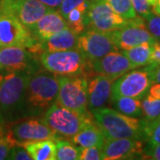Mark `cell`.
Returning <instances> with one entry per match:
<instances>
[{"mask_svg":"<svg viewBox=\"0 0 160 160\" xmlns=\"http://www.w3.org/2000/svg\"><path fill=\"white\" fill-rule=\"evenodd\" d=\"M37 43L29 30L9 12L0 8V46L30 48Z\"/></svg>","mask_w":160,"mask_h":160,"instance_id":"obj_10","label":"cell"},{"mask_svg":"<svg viewBox=\"0 0 160 160\" xmlns=\"http://www.w3.org/2000/svg\"><path fill=\"white\" fill-rule=\"evenodd\" d=\"M56 146V159L78 160L81 147L66 138L57 137L54 139Z\"/></svg>","mask_w":160,"mask_h":160,"instance_id":"obj_25","label":"cell"},{"mask_svg":"<svg viewBox=\"0 0 160 160\" xmlns=\"http://www.w3.org/2000/svg\"><path fill=\"white\" fill-rule=\"evenodd\" d=\"M114 81L106 76L96 74L88 79L87 107L89 110L103 108L111 97V86Z\"/></svg>","mask_w":160,"mask_h":160,"instance_id":"obj_19","label":"cell"},{"mask_svg":"<svg viewBox=\"0 0 160 160\" xmlns=\"http://www.w3.org/2000/svg\"><path fill=\"white\" fill-rule=\"evenodd\" d=\"M59 76L39 69L29 76L24 98V117L41 118L56 102Z\"/></svg>","mask_w":160,"mask_h":160,"instance_id":"obj_1","label":"cell"},{"mask_svg":"<svg viewBox=\"0 0 160 160\" xmlns=\"http://www.w3.org/2000/svg\"><path fill=\"white\" fill-rule=\"evenodd\" d=\"M143 141L119 138L106 139L102 147V158L104 160L143 159Z\"/></svg>","mask_w":160,"mask_h":160,"instance_id":"obj_15","label":"cell"},{"mask_svg":"<svg viewBox=\"0 0 160 160\" xmlns=\"http://www.w3.org/2000/svg\"><path fill=\"white\" fill-rule=\"evenodd\" d=\"M12 146L13 145L7 139L6 134L2 130V127H1V130H0V160L8 159L9 152H10V149Z\"/></svg>","mask_w":160,"mask_h":160,"instance_id":"obj_34","label":"cell"},{"mask_svg":"<svg viewBox=\"0 0 160 160\" xmlns=\"http://www.w3.org/2000/svg\"><path fill=\"white\" fill-rule=\"evenodd\" d=\"M1 47H2V46H0V49H1Z\"/></svg>","mask_w":160,"mask_h":160,"instance_id":"obj_43","label":"cell"},{"mask_svg":"<svg viewBox=\"0 0 160 160\" xmlns=\"http://www.w3.org/2000/svg\"><path fill=\"white\" fill-rule=\"evenodd\" d=\"M78 49L89 61H94L111 52L118 51L110 32H102L94 29H88L78 36Z\"/></svg>","mask_w":160,"mask_h":160,"instance_id":"obj_13","label":"cell"},{"mask_svg":"<svg viewBox=\"0 0 160 160\" xmlns=\"http://www.w3.org/2000/svg\"><path fill=\"white\" fill-rule=\"evenodd\" d=\"M29 156L34 160H55L56 146L53 139H46L24 145Z\"/></svg>","mask_w":160,"mask_h":160,"instance_id":"obj_21","label":"cell"},{"mask_svg":"<svg viewBox=\"0 0 160 160\" xmlns=\"http://www.w3.org/2000/svg\"><path fill=\"white\" fill-rule=\"evenodd\" d=\"M160 160V143L155 145L147 144L146 147L143 148V159Z\"/></svg>","mask_w":160,"mask_h":160,"instance_id":"obj_35","label":"cell"},{"mask_svg":"<svg viewBox=\"0 0 160 160\" xmlns=\"http://www.w3.org/2000/svg\"><path fill=\"white\" fill-rule=\"evenodd\" d=\"M153 11H154V12H156V13H158V14L160 15V0H158L157 4L153 7Z\"/></svg>","mask_w":160,"mask_h":160,"instance_id":"obj_40","label":"cell"},{"mask_svg":"<svg viewBox=\"0 0 160 160\" xmlns=\"http://www.w3.org/2000/svg\"><path fill=\"white\" fill-rule=\"evenodd\" d=\"M110 33L115 45L120 50L130 49L143 43L154 44L158 42L147 29L145 20L140 16L131 20L125 27Z\"/></svg>","mask_w":160,"mask_h":160,"instance_id":"obj_12","label":"cell"},{"mask_svg":"<svg viewBox=\"0 0 160 160\" xmlns=\"http://www.w3.org/2000/svg\"><path fill=\"white\" fill-rule=\"evenodd\" d=\"M78 36L71 31L69 28L62 29V31L50 37L48 39L43 42H37L34 46L28 48L35 56L38 58L44 52L66 51L78 48Z\"/></svg>","mask_w":160,"mask_h":160,"instance_id":"obj_17","label":"cell"},{"mask_svg":"<svg viewBox=\"0 0 160 160\" xmlns=\"http://www.w3.org/2000/svg\"><path fill=\"white\" fill-rule=\"evenodd\" d=\"M144 122L145 142L149 145H155L160 143V117L152 122Z\"/></svg>","mask_w":160,"mask_h":160,"instance_id":"obj_28","label":"cell"},{"mask_svg":"<svg viewBox=\"0 0 160 160\" xmlns=\"http://www.w3.org/2000/svg\"><path fill=\"white\" fill-rule=\"evenodd\" d=\"M145 20V24L147 26V29H149V31L151 33V35L154 37L156 39L158 42H160V15L152 12L150 15Z\"/></svg>","mask_w":160,"mask_h":160,"instance_id":"obj_29","label":"cell"},{"mask_svg":"<svg viewBox=\"0 0 160 160\" xmlns=\"http://www.w3.org/2000/svg\"><path fill=\"white\" fill-rule=\"evenodd\" d=\"M2 126L7 139L14 145H22L46 139H55L57 135L46 126L39 117H23Z\"/></svg>","mask_w":160,"mask_h":160,"instance_id":"obj_6","label":"cell"},{"mask_svg":"<svg viewBox=\"0 0 160 160\" xmlns=\"http://www.w3.org/2000/svg\"><path fill=\"white\" fill-rule=\"evenodd\" d=\"M59 84L55 102L81 114L90 113L87 107L88 78L86 76H59Z\"/></svg>","mask_w":160,"mask_h":160,"instance_id":"obj_7","label":"cell"},{"mask_svg":"<svg viewBox=\"0 0 160 160\" xmlns=\"http://www.w3.org/2000/svg\"><path fill=\"white\" fill-rule=\"evenodd\" d=\"M148 2H149L150 6L154 7V6L157 4V2H158V0H148Z\"/></svg>","mask_w":160,"mask_h":160,"instance_id":"obj_41","label":"cell"},{"mask_svg":"<svg viewBox=\"0 0 160 160\" xmlns=\"http://www.w3.org/2000/svg\"><path fill=\"white\" fill-rule=\"evenodd\" d=\"M0 1H1V0H0Z\"/></svg>","mask_w":160,"mask_h":160,"instance_id":"obj_45","label":"cell"},{"mask_svg":"<svg viewBox=\"0 0 160 160\" xmlns=\"http://www.w3.org/2000/svg\"><path fill=\"white\" fill-rule=\"evenodd\" d=\"M149 69V73L151 77V80L153 83H160V65L148 64L147 65Z\"/></svg>","mask_w":160,"mask_h":160,"instance_id":"obj_37","label":"cell"},{"mask_svg":"<svg viewBox=\"0 0 160 160\" xmlns=\"http://www.w3.org/2000/svg\"><path fill=\"white\" fill-rule=\"evenodd\" d=\"M22 71H0V125L24 117V98L29 76Z\"/></svg>","mask_w":160,"mask_h":160,"instance_id":"obj_2","label":"cell"},{"mask_svg":"<svg viewBox=\"0 0 160 160\" xmlns=\"http://www.w3.org/2000/svg\"><path fill=\"white\" fill-rule=\"evenodd\" d=\"M87 1H90V0H63L61 6H59L60 8L58 11L61 12V14L65 19L72 9L85 4Z\"/></svg>","mask_w":160,"mask_h":160,"instance_id":"obj_33","label":"cell"},{"mask_svg":"<svg viewBox=\"0 0 160 160\" xmlns=\"http://www.w3.org/2000/svg\"><path fill=\"white\" fill-rule=\"evenodd\" d=\"M80 160H100L102 158V150L98 147H88L82 148L80 149Z\"/></svg>","mask_w":160,"mask_h":160,"instance_id":"obj_31","label":"cell"},{"mask_svg":"<svg viewBox=\"0 0 160 160\" xmlns=\"http://www.w3.org/2000/svg\"><path fill=\"white\" fill-rule=\"evenodd\" d=\"M150 63L154 65H160V42L158 41L152 44Z\"/></svg>","mask_w":160,"mask_h":160,"instance_id":"obj_36","label":"cell"},{"mask_svg":"<svg viewBox=\"0 0 160 160\" xmlns=\"http://www.w3.org/2000/svg\"><path fill=\"white\" fill-rule=\"evenodd\" d=\"M42 67L58 76L84 75L89 79L94 76L90 61L77 49L66 51L44 52L38 56Z\"/></svg>","mask_w":160,"mask_h":160,"instance_id":"obj_4","label":"cell"},{"mask_svg":"<svg viewBox=\"0 0 160 160\" xmlns=\"http://www.w3.org/2000/svg\"><path fill=\"white\" fill-rule=\"evenodd\" d=\"M42 120L57 137L70 139L84 127L93 122L91 111L81 114L54 102L41 117Z\"/></svg>","mask_w":160,"mask_h":160,"instance_id":"obj_5","label":"cell"},{"mask_svg":"<svg viewBox=\"0 0 160 160\" xmlns=\"http://www.w3.org/2000/svg\"><path fill=\"white\" fill-rule=\"evenodd\" d=\"M1 127H2V126H1V125H0V130H1Z\"/></svg>","mask_w":160,"mask_h":160,"instance_id":"obj_42","label":"cell"},{"mask_svg":"<svg viewBox=\"0 0 160 160\" xmlns=\"http://www.w3.org/2000/svg\"><path fill=\"white\" fill-rule=\"evenodd\" d=\"M91 1H87L85 4L76 7L69 12L65 21L67 23V28L73 31L77 35H80L86 29L85 24V14L87 8L90 6Z\"/></svg>","mask_w":160,"mask_h":160,"instance_id":"obj_24","label":"cell"},{"mask_svg":"<svg viewBox=\"0 0 160 160\" xmlns=\"http://www.w3.org/2000/svg\"><path fill=\"white\" fill-rule=\"evenodd\" d=\"M8 159L11 160H31L27 149L22 145H14L10 149Z\"/></svg>","mask_w":160,"mask_h":160,"instance_id":"obj_32","label":"cell"},{"mask_svg":"<svg viewBox=\"0 0 160 160\" xmlns=\"http://www.w3.org/2000/svg\"><path fill=\"white\" fill-rule=\"evenodd\" d=\"M153 84L148 66L140 69H133L119 77L112 83L111 97H132L142 100L148 93L149 87Z\"/></svg>","mask_w":160,"mask_h":160,"instance_id":"obj_8","label":"cell"},{"mask_svg":"<svg viewBox=\"0 0 160 160\" xmlns=\"http://www.w3.org/2000/svg\"><path fill=\"white\" fill-rule=\"evenodd\" d=\"M132 7L138 16L146 19L153 12V6L149 5L148 0H131Z\"/></svg>","mask_w":160,"mask_h":160,"instance_id":"obj_30","label":"cell"},{"mask_svg":"<svg viewBox=\"0 0 160 160\" xmlns=\"http://www.w3.org/2000/svg\"><path fill=\"white\" fill-rule=\"evenodd\" d=\"M147 94L154 99H160V83H153Z\"/></svg>","mask_w":160,"mask_h":160,"instance_id":"obj_38","label":"cell"},{"mask_svg":"<svg viewBox=\"0 0 160 160\" xmlns=\"http://www.w3.org/2000/svg\"><path fill=\"white\" fill-rule=\"evenodd\" d=\"M0 8L9 12L27 29L51 10L39 0H1Z\"/></svg>","mask_w":160,"mask_h":160,"instance_id":"obj_14","label":"cell"},{"mask_svg":"<svg viewBox=\"0 0 160 160\" xmlns=\"http://www.w3.org/2000/svg\"><path fill=\"white\" fill-rule=\"evenodd\" d=\"M131 22L122 17L104 0L91 1L85 14V24L88 29L112 32L125 27Z\"/></svg>","mask_w":160,"mask_h":160,"instance_id":"obj_9","label":"cell"},{"mask_svg":"<svg viewBox=\"0 0 160 160\" xmlns=\"http://www.w3.org/2000/svg\"><path fill=\"white\" fill-rule=\"evenodd\" d=\"M39 1H41L43 4H45L48 7H50L51 9H56L61 6L63 0H39Z\"/></svg>","mask_w":160,"mask_h":160,"instance_id":"obj_39","label":"cell"},{"mask_svg":"<svg viewBox=\"0 0 160 160\" xmlns=\"http://www.w3.org/2000/svg\"><path fill=\"white\" fill-rule=\"evenodd\" d=\"M117 13L127 20L138 17L134 11L131 0H104Z\"/></svg>","mask_w":160,"mask_h":160,"instance_id":"obj_27","label":"cell"},{"mask_svg":"<svg viewBox=\"0 0 160 160\" xmlns=\"http://www.w3.org/2000/svg\"><path fill=\"white\" fill-rule=\"evenodd\" d=\"M69 140L82 148L98 147L102 149L106 138L93 121L85 126Z\"/></svg>","mask_w":160,"mask_h":160,"instance_id":"obj_20","label":"cell"},{"mask_svg":"<svg viewBox=\"0 0 160 160\" xmlns=\"http://www.w3.org/2000/svg\"><path fill=\"white\" fill-rule=\"evenodd\" d=\"M90 1H93V0H90Z\"/></svg>","mask_w":160,"mask_h":160,"instance_id":"obj_44","label":"cell"},{"mask_svg":"<svg viewBox=\"0 0 160 160\" xmlns=\"http://www.w3.org/2000/svg\"><path fill=\"white\" fill-rule=\"evenodd\" d=\"M90 64L94 74L106 76L112 81L134 69L126 55L118 51L111 52L100 59L90 61Z\"/></svg>","mask_w":160,"mask_h":160,"instance_id":"obj_16","label":"cell"},{"mask_svg":"<svg viewBox=\"0 0 160 160\" xmlns=\"http://www.w3.org/2000/svg\"><path fill=\"white\" fill-rule=\"evenodd\" d=\"M66 28L67 23L61 12L51 9L28 29L37 42H43Z\"/></svg>","mask_w":160,"mask_h":160,"instance_id":"obj_18","label":"cell"},{"mask_svg":"<svg viewBox=\"0 0 160 160\" xmlns=\"http://www.w3.org/2000/svg\"><path fill=\"white\" fill-rule=\"evenodd\" d=\"M142 119L149 123L160 117V99H154L146 94L142 102Z\"/></svg>","mask_w":160,"mask_h":160,"instance_id":"obj_26","label":"cell"},{"mask_svg":"<svg viewBox=\"0 0 160 160\" xmlns=\"http://www.w3.org/2000/svg\"><path fill=\"white\" fill-rule=\"evenodd\" d=\"M151 47H152V44L143 43L139 46L132 47L130 49L122 50L121 52L130 61L133 68L137 69L140 67L147 66L150 63Z\"/></svg>","mask_w":160,"mask_h":160,"instance_id":"obj_22","label":"cell"},{"mask_svg":"<svg viewBox=\"0 0 160 160\" xmlns=\"http://www.w3.org/2000/svg\"><path fill=\"white\" fill-rule=\"evenodd\" d=\"M41 67L39 59L27 48L5 46L0 49V71H22L33 74Z\"/></svg>","mask_w":160,"mask_h":160,"instance_id":"obj_11","label":"cell"},{"mask_svg":"<svg viewBox=\"0 0 160 160\" xmlns=\"http://www.w3.org/2000/svg\"><path fill=\"white\" fill-rule=\"evenodd\" d=\"M114 109L123 114L133 117L142 118V101L132 97H118L111 101Z\"/></svg>","mask_w":160,"mask_h":160,"instance_id":"obj_23","label":"cell"},{"mask_svg":"<svg viewBox=\"0 0 160 160\" xmlns=\"http://www.w3.org/2000/svg\"><path fill=\"white\" fill-rule=\"evenodd\" d=\"M94 123L106 139L131 138L145 142L142 118L123 114L114 109L99 108L90 110Z\"/></svg>","mask_w":160,"mask_h":160,"instance_id":"obj_3","label":"cell"}]
</instances>
